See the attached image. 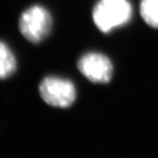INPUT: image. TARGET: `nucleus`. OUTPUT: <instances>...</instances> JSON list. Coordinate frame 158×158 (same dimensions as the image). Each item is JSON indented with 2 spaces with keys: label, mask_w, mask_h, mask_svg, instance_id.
Returning <instances> with one entry per match:
<instances>
[{
  "label": "nucleus",
  "mask_w": 158,
  "mask_h": 158,
  "mask_svg": "<svg viewBox=\"0 0 158 158\" xmlns=\"http://www.w3.org/2000/svg\"><path fill=\"white\" fill-rule=\"evenodd\" d=\"M133 8L128 0H98L92 11V19L98 30L109 34L129 22Z\"/></svg>",
  "instance_id": "nucleus-1"
},
{
  "label": "nucleus",
  "mask_w": 158,
  "mask_h": 158,
  "mask_svg": "<svg viewBox=\"0 0 158 158\" xmlns=\"http://www.w3.org/2000/svg\"><path fill=\"white\" fill-rule=\"evenodd\" d=\"M53 19L50 12L44 6H33L23 12L19 28L23 36L32 43H39L48 36Z\"/></svg>",
  "instance_id": "nucleus-2"
},
{
  "label": "nucleus",
  "mask_w": 158,
  "mask_h": 158,
  "mask_svg": "<svg viewBox=\"0 0 158 158\" xmlns=\"http://www.w3.org/2000/svg\"><path fill=\"white\" fill-rule=\"evenodd\" d=\"M79 71L94 84H107L113 77V66L106 56L98 52H89L77 62Z\"/></svg>",
  "instance_id": "nucleus-4"
},
{
  "label": "nucleus",
  "mask_w": 158,
  "mask_h": 158,
  "mask_svg": "<svg viewBox=\"0 0 158 158\" xmlns=\"http://www.w3.org/2000/svg\"><path fill=\"white\" fill-rule=\"evenodd\" d=\"M17 69V61L9 46L0 41V79L11 77Z\"/></svg>",
  "instance_id": "nucleus-5"
},
{
  "label": "nucleus",
  "mask_w": 158,
  "mask_h": 158,
  "mask_svg": "<svg viewBox=\"0 0 158 158\" xmlns=\"http://www.w3.org/2000/svg\"><path fill=\"white\" fill-rule=\"evenodd\" d=\"M39 91L44 102L54 107H69L77 98V90L73 83L58 77H45L40 84Z\"/></svg>",
  "instance_id": "nucleus-3"
},
{
  "label": "nucleus",
  "mask_w": 158,
  "mask_h": 158,
  "mask_svg": "<svg viewBox=\"0 0 158 158\" xmlns=\"http://www.w3.org/2000/svg\"><path fill=\"white\" fill-rule=\"evenodd\" d=\"M140 11L143 20L153 28H158V0H141Z\"/></svg>",
  "instance_id": "nucleus-6"
}]
</instances>
